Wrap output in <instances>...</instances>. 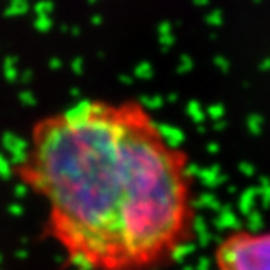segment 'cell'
Returning a JSON list of instances; mask_svg holds the SVG:
<instances>
[{"mask_svg": "<svg viewBox=\"0 0 270 270\" xmlns=\"http://www.w3.org/2000/svg\"><path fill=\"white\" fill-rule=\"evenodd\" d=\"M12 175L44 199V233L79 270H158L194 239L190 158L137 100L40 119Z\"/></svg>", "mask_w": 270, "mask_h": 270, "instance_id": "1", "label": "cell"}, {"mask_svg": "<svg viewBox=\"0 0 270 270\" xmlns=\"http://www.w3.org/2000/svg\"><path fill=\"white\" fill-rule=\"evenodd\" d=\"M0 175L5 176V178L12 175V163L5 160V157H2V155H0Z\"/></svg>", "mask_w": 270, "mask_h": 270, "instance_id": "4", "label": "cell"}, {"mask_svg": "<svg viewBox=\"0 0 270 270\" xmlns=\"http://www.w3.org/2000/svg\"><path fill=\"white\" fill-rule=\"evenodd\" d=\"M2 140H4V147L10 151V155H12V165L20 163L26 155L28 143L23 139L16 137V135H12V133H5Z\"/></svg>", "mask_w": 270, "mask_h": 270, "instance_id": "3", "label": "cell"}, {"mask_svg": "<svg viewBox=\"0 0 270 270\" xmlns=\"http://www.w3.org/2000/svg\"><path fill=\"white\" fill-rule=\"evenodd\" d=\"M217 270H270V229H235L214 250Z\"/></svg>", "mask_w": 270, "mask_h": 270, "instance_id": "2", "label": "cell"}]
</instances>
